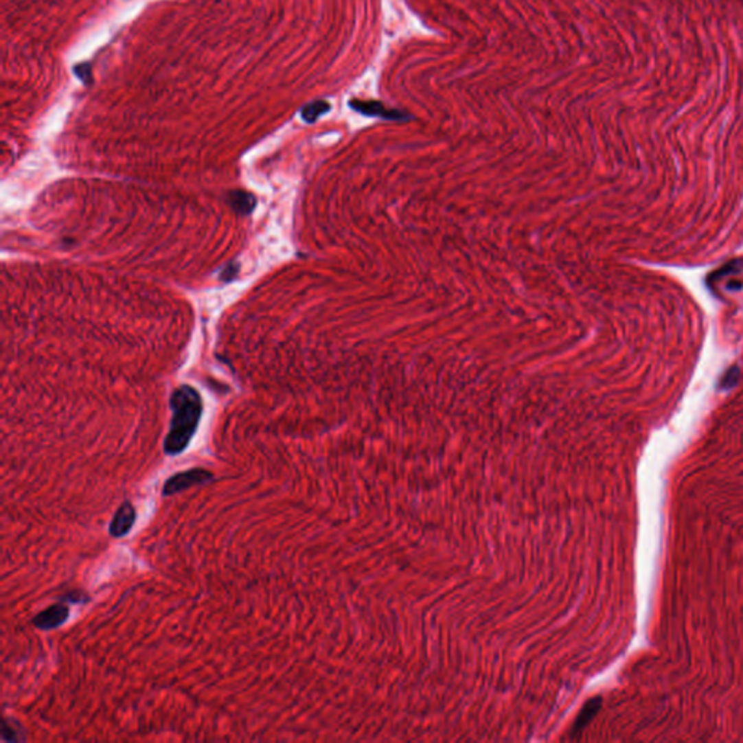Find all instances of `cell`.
<instances>
[{
    "label": "cell",
    "mask_w": 743,
    "mask_h": 743,
    "mask_svg": "<svg viewBox=\"0 0 743 743\" xmlns=\"http://www.w3.org/2000/svg\"><path fill=\"white\" fill-rule=\"evenodd\" d=\"M173 417L164 440V452L169 456L181 455L194 439L203 411L201 395L187 385L179 387L170 398Z\"/></svg>",
    "instance_id": "obj_1"
},
{
    "label": "cell",
    "mask_w": 743,
    "mask_h": 743,
    "mask_svg": "<svg viewBox=\"0 0 743 743\" xmlns=\"http://www.w3.org/2000/svg\"><path fill=\"white\" fill-rule=\"evenodd\" d=\"M212 479H214L212 472H209L207 469H202V468H194V469H189V470L179 472V473H176V475H173L172 478H169L168 481H165V483L163 486V495L164 496L176 495L179 492H183V491L192 488V486H199V485L208 483Z\"/></svg>",
    "instance_id": "obj_2"
},
{
    "label": "cell",
    "mask_w": 743,
    "mask_h": 743,
    "mask_svg": "<svg viewBox=\"0 0 743 743\" xmlns=\"http://www.w3.org/2000/svg\"><path fill=\"white\" fill-rule=\"evenodd\" d=\"M69 607L66 604H54L47 610L38 613L32 620L34 626L40 630H53L61 626L69 619Z\"/></svg>",
    "instance_id": "obj_3"
},
{
    "label": "cell",
    "mask_w": 743,
    "mask_h": 743,
    "mask_svg": "<svg viewBox=\"0 0 743 743\" xmlns=\"http://www.w3.org/2000/svg\"><path fill=\"white\" fill-rule=\"evenodd\" d=\"M137 512L131 503H124L118 511L115 512L111 524H109V533L113 537H124L131 531L134 523H135Z\"/></svg>",
    "instance_id": "obj_4"
},
{
    "label": "cell",
    "mask_w": 743,
    "mask_h": 743,
    "mask_svg": "<svg viewBox=\"0 0 743 743\" xmlns=\"http://www.w3.org/2000/svg\"><path fill=\"white\" fill-rule=\"evenodd\" d=\"M229 203L237 212L250 214L255 205V198L251 194H247V192L237 190L229 194Z\"/></svg>",
    "instance_id": "obj_5"
},
{
    "label": "cell",
    "mask_w": 743,
    "mask_h": 743,
    "mask_svg": "<svg viewBox=\"0 0 743 743\" xmlns=\"http://www.w3.org/2000/svg\"><path fill=\"white\" fill-rule=\"evenodd\" d=\"M325 111H328L327 104H323V102H315V104H311L306 108H304L302 118L306 122H314L319 117V115L324 113Z\"/></svg>",
    "instance_id": "obj_6"
},
{
    "label": "cell",
    "mask_w": 743,
    "mask_h": 743,
    "mask_svg": "<svg viewBox=\"0 0 743 743\" xmlns=\"http://www.w3.org/2000/svg\"><path fill=\"white\" fill-rule=\"evenodd\" d=\"M74 73L84 84H89V82H91V79H92L91 78V67H89L87 64H80V66H76Z\"/></svg>",
    "instance_id": "obj_7"
},
{
    "label": "cell",
    "mask_w": 743,
    "mask_h": 743,
    "mask_svg": "<svg viewBox=\"0 0 743 743\" xmlns=\"http://www.w3.org/2000/svg\"><path fill=\"white\" fill-rule=\"evenodd\" d=\"M742 2H743V0H742Z\"/></svg>",
    "instance_id": "obj_8"
}]
</instances>
